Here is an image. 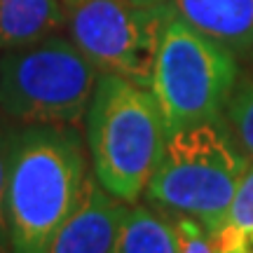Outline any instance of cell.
Wrapping results in <instances>:
<instances>
[{
	"mask_svg": "<svg viewBox=\"0 0 253 253\" xmlns=\"http://www.w3.org/2000/svg\"><path fill=\"white\" fill-rule=\"evenodd\" d=\"M239 80L237 54L171 12L157 47L150 87L167 134L223 120Z\"/></svg>",
	"mask_w": 253,
	"mask_h": 253,
	"instance_id": "cell-5",
	"label": "cell"
},
{
	"mask_svg": "<svg viewBox=\"0 0 253 253\" xmlns=\"http://www.w3.org/2000/svg\"><path fill=\"white\" fill-rule=\"evenodd\" d=\"M173 223H176V237H178L176 253H216L213 237L199 220L181 216L173 218Z\"/></svg>",
	"mask_w": 253,
	"mask_h": 253,
	"instance_id": "cell-14",
	"label": "cell"
},
{
	"mask_svg": "<svg viewBox=\"0 0 253 253\" xmlns=\"http://www.w3.org/2000/svg\"><path fill=\"white\" fill-rule=\"evenodd\" d=\"M188 26L227 47L235 54H253V0H167Z\"/></svg>",
	"mask_w": 253,
	"mask_h": 253,
	"instance_id": "cell-8",
	"label": "cell"
},
{
	"mask_svg": "<svg viewBox=\"0 0 253 253\" xmlns=\"http://www.w3.org/2000/svg\"><path fill=\"white\" fill-rule=\"evenodd\" d=\"M63 2H66V5H73V2H78V0H63Z\"/></svg>",
	"mask_w": 253,
	"mask_h": 253,
	"instance_id": "cell-17",
	"label": "cell"
},
{
	"mask_svg": "<svg viewBox=\"0 0 253 253\" xmlns=\"http://www.w3.org/2000/svg\"><path fill=\"white\" fill-rule=\"evenodd\" d=\"M66 19L63 0H0V54L56 36Z\"/></svg>",
	"mask_w": 253,
	"mask_h": 253,
	"instance_id": "cell-9",
	"label": "cell"
},
{
	"mask_svg": "<svg viewBox=\"0 0 253 253\" xmlns=\"http://www.w3.org/2000/svg\"><path fill=\"white\" fill-rule=\"evenodd\" d=\"M230 253H253V249H239V251H230Z\"/></svg>",
	"mask_w": 253,
	"mask_h": 253,
	"instance_id": "cell-16",
	"label": "cell"
},
{
	"mask_svg": "<svg viewBox=\"0 0 253 253\" xmlns=\"http://www.w3.org/2000/svg\"><path fill=\"white\" fill-rule=\"evenodd\" d=\"M253 227V157H249L246 169L239 178L237 192L232 197V204L227 209L223 225L216 232H211V237H225V235H237Z\"/></svg>",
	"mask_w": 253,
	"mask_h": 253,
	"instance_id": "cell-12",
	"label": "cell"
},
{
	"mask_svg": "<svg viewBox=\"0 0 253 253\" xmlns=\"http://www.w3.org/2000/svg\"><path fill=\"white\" fill-rule=\"evenodd\" d=\"M225 125L246 157H253V75L237 82L225 108Z\"/></svg>",
	"mask_w": 253,
	"mask_h": 253,
	"instance_id": "cell-11",
	"label": "cell"
},
{
	"mask_svg": "<svg viewBox=\"0 0 253 253\" xmlns=\"http://www.w3.org/2000/svg\"><path fill=\"white\" fill-rule=\"evenodd\" d=\"M169 17V5L143 7L129 0H78L68 5L66 31L99 73L150 87Z\"/></svg>",
	"mask_w": 253,
	"mask_h": 253,
	"instance_id": "cell-6",
	"label": "cell"
},
{
	"mask_svg": "<svg viewBox=\"0 0 253 253\" xmlns=\"http://www.w3.org/2000/svg\"><path fill=\"white\" fill-rule=\"evenodd\" d=\"M176 223L169 213L141 202L126 207L113 253H176Z\"/></svg>",
	"mask_w": 253,
	"mask_h": 253,
	"instance_id": "cell-10",
	"label": "cell"
},
{
	"mask_svg": "<svg viewBox=\"0 0 253 253\" xmlns=\"http://www.w3.org/2000/svg\"><path fill=\"white\" fill-rule=\"evenodd\" d=\"M249 157L223 120L167 136L162 157L145 185L148 204L173 218H195L209 232L223 225Z\"/></svg>",
	"mask_w": 253,
	"mask_h": 253,
	"instance_id": "cell-3",
	"label": "cell"
},
{
	"mask_svg": "<svg viewBox=\"0 0 253 253\" xmlns=\"http://www.w3.org/2000/svg\"><path fill=\"white\" fill-rule=\"evenodd\" d=\"M89 171L78 126L17 125L7 162L9 253H47Z\"/></svg>",
	"mask_w": 253,
	"mask_h": 253,
	"instance_id": "cell-1",
	"label": "cell"
},
{
	"mask_svg": "<svg viewBox=\"0 0 253 253\" xmlns=\"http://www.w3.org/2000/svg\"><path fill=\"white\" fill-rule=\"evenodd\" d=\"M129 2L143 5V7H164L167 5V0H129Z\"/></svg>",
	"mask_w": 253,
	"mask_h": 253,
	"instance_id": "cell-15",
	"label": "cell"
},
{
	"mask_svg": "<svg viewBox=\"0 0 253 253\" xmlns=\"http://www.w3.org/2000/svg\"><path fill=\"white\" fill-rule=\"evenodd\" d=\"M17 131V122H12L0 113V253H9L7 232V162L12 138Z\"/></svg>",
	"mask_w": 253,
	"mask_h": 253,
	"instance_id": "cell-13",
	"label": "cell"
},
{
	"mask_svg": "<svg viewBox=\"0 0 253 253\" xmlns=\"http://www.w3.org/2000/svg\"><path fill=\"white\" fill-rule=\"evenodd\" d=\"M82 122L94 178L120 202H138L169 136L153 91L101 73Z\"/></svg>",
	"mask_w": 253,
	"mask_h": 253,
	"instance_id": "cell-2",
	"label": "cell"
},
{
	"mask_svg": "<svg viewBox=\"0 0 253 253\" xmlns=\"http://www.w3.org/2000/svg\"><path fill=\"white\" fill-rule=\"evenodd\" d=\"M99 75L71 38L59 33L2 52L0 113L17 125L78 126Z\"/></svg>",
	"mask_w": 253,
	"mask_h": 253,
	"instance_id": "cell-4",
	"label": "cell"
},
{
	"mask_svg": "<svg viewBox=\"0 0 253 253\" xmlns=\"http://www.w3.org/2000/svg\"><path fill=\"white\" fill-rule=\"evenodd\" d=\"M126 207L101 188L89 171L78 207L63 220L47 253H113Z\"/></svg>",
	"mask_w": 253,
	"mask_h": 253,
	"instance_id": "cell-7",
	"label": "cell"
}]
</instances>
